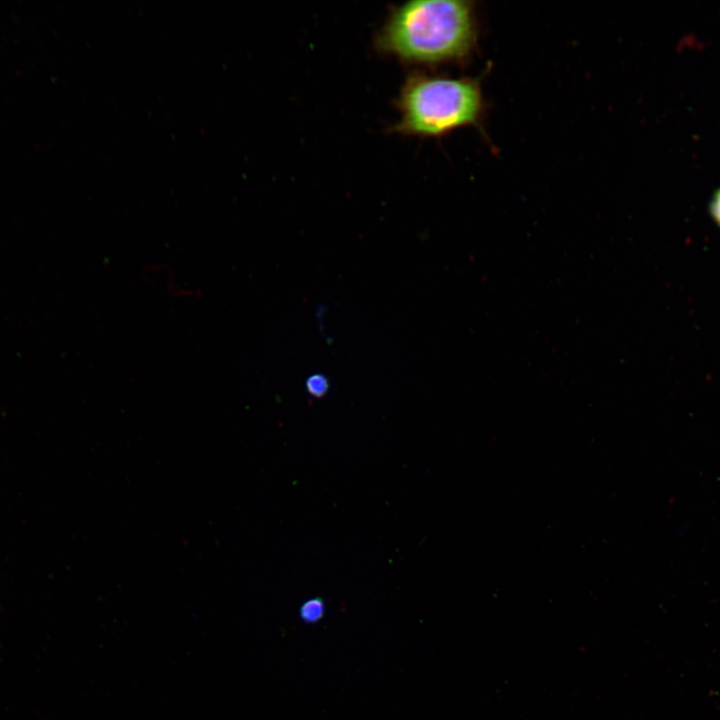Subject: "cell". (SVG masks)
Instances as JSON below:
<instances>
[{"label": "cell", "instance_id": "1", "mask_svg": "<svg viewBox=\"0 0 720 720\" xmlns=\"http://www.w3.org/2000/svg\"><path fill=\"white\" fill-rule=\"evenodd\" d=\"M474 41L471 2L414 0L390 8L375 47L402 63L424 67L463 59Z\"/></svg>", "mask_w": 720, "mask_h": 720}, {"label": "cell", "instance_id": "2", "mask_svg": "<svg viewBox=\"0 0 720 720\" xmlns=\"http://www.w3.org/2000/svg\"><path fill=\"white\" fill-rule=\"evenodd\" d=\"M394 105L399 118L391 133L421 138L441 137L474 124L481 113L482 97L471 79L409 74Z\"/></svg>", "mask_w": 720, "mask_h": 720}, {"label": "cell", "instance_id": "3", "mask_svg": "<svg viewBox=\"0 0 720 720\" xmlns=\"http://www.w3.org/2000/svg\"><path fill=\"white\" fill-rule=\"evenodd\" d=\"M325 613V604L320 598H312L305 601L300 609L299 615L305 623H316L322 619Z\"/></svg>", "mask_w": 720, "mask_h": 720}, {"label": "cell", "instance_id": "4", "mask_svg": "<svg viewBox=\"0 0 720 720\" xmlns=\"http://www.w3.org/2000/svg\"><path fill=\"white\" fill-rule=\"evenodd\" d=\"M305 387L312 396L322 397L329 389V381L322 374H314L307 378Z\"/></svg>", "mask_w": 720, "mask_h": 720}, {"label": "cell", "instance_id": "5", "mask_svg": "<svg viewBox=\"0 0 720 720\" xmlns=\"http://www.w3.org/2000/svg\"><path fill=\"white\" fill-rule=\"evenodd\" d=\"M709 213L714 223L720 227V188L712 196Z\"/></svg>", "mask_w": 720, "mask_h": 720}]
</instances>
